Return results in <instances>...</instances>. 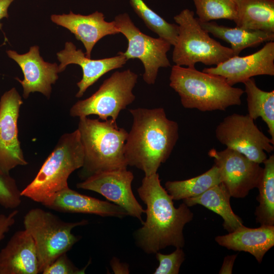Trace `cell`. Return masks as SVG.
Wrapping results in <instances>:
<instances>
[{
  "instance_id": "cell-12",
  "label": "cell",
  "mask_w": 274,
  "mask_h": 274,
  "mask_svg": "<svg viewBox=\"0 0 274 274\" xmlns=\"http://www.w3.org/2000/svg\"><path fill=\"white\" fill-rule=\"evenodd\" d=\"M134 176L126 169L100 172L93 174L77 187L100 194L108 200L122 207L128 215L137 218L143 224L142 215L145 213L136 199L131 189Z\"/></svg>"
},
{
  "instance_id": "cell-4",
  "label": "cell",
  "mask_w": 274,
  "mask_h": 274,
  "mask_svg": "<svg viewBox=\"0 0 274 274\" xmlns=\"http://www.w3.org/2000/svg\"><path fill=\"white\" fill-rule=\"evenodd\" d=\"M169 86L180 97L186 109L201 112L225 111L241 105L244 91L230 85L221 76L199 71L195 67L174 65L169 77Z\"/></svg>"
},
{
  "instance_id": "cell-19",
  "label": "cell",
  "mask_w": 274,
  "mask_h": 274,
  "mask_svg": "<svg viewBox=\"0 0 274 274\" xmlns=\"http://www.w3.org/2000/svg\"><path fill=\"white\" fill-rule=\"evenodd\" d=\"M40 273L34 241L25 229L16 232L0 252V274Z\"/></svg>"
},
{
  "instance_id": "cell-34",
  "label": "cell",
  "mask_w": 274,
  "mask_h": 274,
  "mask_svg": "<svg viewBox=\"0 0 274 274\" xmlns=\"http://www.w3.org/2000/svg\"><path fill=\"white\" fill-rule=\"evenodd\" d=\"M111 266L114 273L127 274L129 273L128 265L121 263L118 259L114 257L111 261Z\"/></svg>"
},
{
  "instance_id": "cell-10",
  "label": "cell",
  "mask_w": 274,
  "mask_h": 274,
  "mask_svg": "<svg viewBox=\"0 0 274 274\" xmlns=\"http://www.w3.org/2000/svg\"><path fill=\"white\" fill-rule=\"evenodd\" d=\"M217 140L251 160L262 163L266 152L274 149V141L264 134L247 114L233 113L225 117L215 129Z\"/></svg>"
},
{
  "instance_id": "cell-27",
  "label": "cell",
  "mask_w": 274,
  "mask_h": 274,
  "mask_svg": "<svg viewBox=\"0 0 274 274\" xmlns=\"http://www.w3.org/2000/svg\"><path fill=\"white\" fill-rule=\"evenodd\" d=\"M135 13L143 20L146 26L172 46L176 43L179 33L178 25L170 23L148 6L143 0H129Z\"/></svg>"
},
{
  "instance_id": "cell-7",
  "label": "cell",
  "mask_w": 274,
  "mask_h": 274,
  "mask_svg": "<svg viewBox=\"0 0 274 274\" xmlns=\"http://www.w3.org/2000/svg\"><path fill=\"white\" fill-rule=\"evenodd\" d=\"M23 224L34 241L40 273L72 249L80 239L72 233V229L88 224V221L64 222L51 212L35 208L25 214Z\"/></svg>"
},
{
  "instance_id": "cell-29",
  "label": "cell",
  "mask_w": 274,
  "mask_h": 274,
  "mask_svg": "<svg viewBox=\"0 0 274 274\" xmlns=\"http://www.w3.org/2000/svg\"><path fill=\"white\" fill-rule=\"evenodd\" d=\"M21 196L15 179L0 168V206L14 209L20 204Z\"/></svg>"
},
{
  "instance_id": "cell-25",
  "label": "cell",
  "mask_w": 274,
  "mask_h": 274,
  "mask_svg": "<svg viewBox=\"0 0 274 274\" xmlns=\"http://www.w3.org/2000/svg\"><path fill=\"white\" fill-rule=\"evenodd\" d=\"M221 183L218 167L214 164L203 174L182 181H167L165 189L173 200L197 196L210 188Z\"/></svg>"
},
{
  "instance_id": "cell-16",
  "label": "cell",
  "mask_w": 274,
  "mask_h": 274,
  "mask_svg": "<svg viewBox=\"0 0 274 274\" xmlns=\"http://www.w3.org/2000/svg\"><path fill=\"white\" fill-rule=\"evenodd\" d=\"M57 57L60 62L58 72L64 71L67 65L78 64L82 70V79L77 83L79 90L76 97H81L86 90L108 72L122 67L127 60L122 52L114 57L99 59H92L86 56L81 49H77L71 42H66L64 49L57 53Z\"/></svg>"
},
{
  "instance_id": "cell-23",
  "label": "cell",
  "mask_w": 274,
  "mask_h": 274,
  "mask_svg": "<svg viewBox=\"0 0 274 274\" xmlns=\"http://www.w3.org/2000/svg\"><path fill=\"white\" fill-rule=\"evenodd\" d=\"M230 197L225 186L220 183L197 196L183 199V202L188 207L200 204L218 214L223 220V228L231 232L243 224L242 219L232 210Z\"/></svg>"
},
{
  "instance_id": "cell-30",
  "label": "cell",
  "mask_w": 274,
  "mask_h": 274,
  "mask_svg": "<svg viewBox=\"0 0 274 274\" xmlns=\"http://www.w3.org/2000/svg\"><path fill=\"white\" fill-rule=\"evenodd\" d=\"M156 257L159 264L154 274H178L185 259V254L182 248H176L169 254H163L158 252L156 253Z\"/></svg>"
},
{
  "instance_id": "cell-13",
  "label": "cell",
  "mask_w": 274,
  "mask_h": 274,
  "mask_svg": "<svg viewBox=\"0 0 274 274\" xmlns=\"http://www.w3.org/2000/svg\"><path fill=\"white\" fill-rule=\"evenodd\" d=\"M22 104L15 88L5 92L0 99V168L8 174L17 166L28 164L18 139V120Z\"/></svg>"
},
{
  "instance_id": "cell-14",
  "label": "cell",
  "mask_w": 274,
  "mask_h": 274,
  "mask_svg": "<svg viewBox=\"0 0 274 274\" xmlns=\"http://www.w3.org/2000/svg\"><path fill=\"white\" fill-rule=\"evenodd\" d=\"M203 72L223 77L231 86L244 83L254 76H274V42H267L258 51L245 56H233Z\"/></svg>"
},
{
  "instance_id": "cell-2",
  "label": "cell",
  "mask_w": 274,
  "mask_h": 274,
  "mask_svg": "<svg viewBox=\"0 0 274 274\" xmlns=\"http://www.w3.org/2000/svg\"><path fill=\"white\" fill-rule=\"evenodd\" d=\"M129 111L133 121L125 144L127 165L143 171L145 176L152 175L174 150L179 139V125L167 118L162 108Z\"/></svg>"
},
{
  "instance_id": "cell-35",
  "label": "cell",
  "mask_w": 274,
  "mask_h": 274,
  "mask_svg": "<svg viewBox=\"0 0 274 274\" xmlns=\"http://www.w3.org/2000/svg\"><path fill=\"white\" fill-rule=\"evenodd\" d=\"M14 0H0V30L2 29V24L1 20L4 18L8 17V10Z\"/></svg>"
},
{
  "instance_id": "cell-20",
  "label": "cell",
  "mask_w": 274,
  "mask_h": 274,
  "mask_svg": "<svg viewBox=\"0 0 274 274\" xmlns=\"http://www.w3.org/2000/svg\"><path fill=\"white\" fill-rule=\"evenodd\" d=\"M215 240L227 249L248 252L261 263L265 253L274 246V225L251 228L243 225L227 234L216 236Z\"/></svg>"
},
{
  "instance_id": "cell-18",
  "label": "cell",
  "mask_w": 274,
  "mask_h": 274,
  "mask_svg": "<svg viewBox=\"0 0 274 274\" xmlns=\"http://www.w3.org/2000/svg\"><path fill=\"white\" fill-rule=\"evenodd\" d=\"M42 204L62 213L89 214L119 218L128 215L125 210L115 203L80 194L68 187L57 192Z\"/></svg>"
},
{
  "instance_id": "cell-17",
  "label": "cell",
  "mask_w": 274,
  "mask_h": 274,
  "mask_svg": "<svg viewBox=\"0 0 274 274\" xmlns=\"http://www.w3.org/2000/svg\"><path fill=\"white\" fill-rule=\"evenodd\" d=\"M51 20L69 30L83 43L88 58H91L92 49L98 41L107 36L119 33L114 21H106L104 14L98 11L88 15L75 14L72 11L67 14H53Z\"/></svg>"
},
{
  "instance_id": "cell-6",
  "label": "cell",
  "mask_w": 274,
  "mask_h": 274,
  "mask_svg": "<svg viewBox=\"0 0 274 274\" xmlns=\"http://www.w3.org/2000/svg\"><path fill=\"white\" fill-rule=\"evenodd\" d=\"M174 19L179 28L172 57L175 65L194 68L201 62L216 65L234 56L230 48L210 36L195 18L193 11L184 9Z\"/></svg>"
},
{
  "instance_id": "cell-5",
  "label": "cell",
  "mask_w": 274,
  "mask_h": 274,
  "mask_svg": "<svg viewBox=\"0 0 274 274\" xmlns=\"http://www.w3.org/2000/svg\"><path fill=\"white\" fill-rule=\"evenodd\" d=\"M84 153L78 129L59 139L34 179L22 190V196L42 203L68 186L70 175L83 165Z\"/></svg>"
},
{
  "instance_id": "cell-24",
  "label": "cell",
  "mask_w": 274,
  "mask_h": 274,
  "mask_svg": "<svg viewBox=\"0 0 274 274\" xmlns=\"http://www.w3.org/2000/svg\"><path fill=\"white\" fill-rule=\"evenodd\" d=\"M247 94L248 115L254 120L261 117L266 123L271 139L274 141V90L260 89L251 78L244 83Z\"/></svg>"
},
{
  "instance_id": "cell-8",
  "label": "cell",
  "mask_w": 274,
  "mask_h": 274,
  "mask_svg": "<svg viewBox=\"0 0 274 274\" xmlns=\"http://www.w3.org/2000/svg\"><path fill=\"white\" fill-rule=\"evenodd\" d=\"M138 75L127 69L115 72L90 97L76 102L70 109L73 117L96 115L101 120L116 121L120 112L135 99L132 92Z\"/></svg>"
},
{
  "instance_id": "cell-3",
  "label": "cell",
  "mask_w": 274,
  "mask_h": 274,
  "mask_svg": "<svg viewBox=\"0 0 274 274\" xmlns=\"http://www.w3.org/2000/svg\"><path fill=\"white\" fill-rule=\"evenodd\" d=\"M77 129L84 153L82 179L100 172L127 168L124 148L128 132L116 121L82 117Z\"/></svg>"
},
{
  "instance_id": "cell-31",
  "label": "cell",
  "mask_w": 274,
  "mask_h": 274,
  "mask_svg": "<svg viewBox=\"0 0 274 274\" xmlns=\"http://www.w3.org/2000/svg\"><path fill=\"white\" fill-rule=\"evenodd\" d=\"M87 264L85 267L79 269L70 260L66 253L58 256L43 271V274H81L84 273Z\"/></svg>"
},
{
  "instance_id": "cell-11",
  "label": "cell",
  "mask_w": 274,
  "mask_h": 274,
  "mask_svg": "<svg viewBox=\"0 0 274 274\" xmlns=\"http://www.w3.org/2000/svg\"><path fill=\"white\" fill-rule=\"evenodd\" d=\"M208 155L214 159L221 180L231 197L244 198L257 188L263 168L243 154L226 148L218 151L211 149Z\"/></svg>"
},
{
  "instance_id": "cell-21",
  "label": "cell",
  "mask_w": 274,
  "mask_h": 274,
  "mask_svg": "<svg viewBox=\"0 0 274 274\" xmlns=\"http://www.w3.org/2000/svg\"><path fill=\"white\" fill-rule=\"evenodd\" d=\"M198 22L209 33L229 43L234 56L238 55L246 48L257 47L263 42L274 40V32L237 26L229 27L212 21Z\"/></svg>"
},
{
  "instance_id": "cell-15",
  "label": "cell",
  "mask_w": 274,
  "mask_h": 274,
  "mask_svg": "<svg viewBox=\"0 0 274 274\" xmlns=\"http://www.w3.org/2000/svg\"><path fill=\"white\" fill-rule=\"evenodd\" d=\"M8 56L19 65L23 74L22 80L17 78L23 88V97L27 98L30 93L38 92L49 98L52 85L58 78V65L49 63L40 56L39 47L33 46L26 53L20 54L15 51H7Z\"/></svg>"
},
{
  "instance_id": "cell-26",
  "label": "cell",
  "mask_w": 274,
  "mask_h": 274,
  "mask_svg": "<svg viewBox=\"0 0 274 274\" xmlns=\"http://www.w3.org/2000/svg\"><path fill=\"white\" fill-rule=\"evenodd\" d=\"M264 165L257 188L259 206L255 214L257 222L261 225H274V155L263 162Z\"/></svg>"
},
{
  "instance_id": "cell-22",
  "label": "cell",
  "mask_w": 274,
  "mask_h": 274,
  "mask_svg": "<svg viewBox=\"0 0 274 274\" xmlns=\"http://www.w3.org/2000/svg\"><path fill=\"white\" fill-rule=\"evenodd\" d=\"M236 26L274 32V0H234Z\"/></svg>"
},
{
  "instance_id": "cell-9",
  "label": "cell",
  "mask_w": 274,
  "mask_h": 274,
  "mask_svg": "<svg viewBox=\"0 0 274 274\" xmlns=\"http://www.w3.org/2000/svg\"><path fill=\"white\" fill-rule=\"evenodd\" d=\"M115 23L128 41L125 52H122L128 60L140 59L144 67V81L148 84L155 82L159 69L170 66L167 52L171 45L161 38H155L142 32L133 23L127 13L117 15Z\"/></svg>"
},
{
  "instance_id": "cell-33",
  "label": "cell",
  "mask_w": 274,
  "mask_h": 274,
  "mask_svg": "<svg viewBox=\"0 0 274 274\" xmlns=\"http://www.w3.org/2000/svg\"><path fill=\"white\" fill-rule=\"evenodd\" d=\"M237 254L228 255L224 258L223 264L219 273L220 274H231Z\"/></svg>"
},
{
  "instance_id": "cell-1",
  "label": "cell",
  "mask_w": 274,
  "mask_h": 274,
  "mask_svg": "<svg viewBox=\"0 0 274 274\" xmlns=\"http://www.w3.org/2000/svg\"><path fill=\"white\" fill-rule=\"evenodd\" d=\"M138 192L147 206L146 220L135 234L138 245L148 254L170 246L182 248L184 227L193 217L189 207L183 202L175 208L173 198L161 186L157 173L145 176Z\"/></svg>"
},
{
  "instance_id": "cell-32",
  "label": "cell",
  "mask_w": 274,
  "mask_h": 274,
  "mask_svg": "<svg viewBox=\"0 0 274 274\" xmlns=\"http://www.w3.org/2000/svg\"><path fill=\"white\" fill-rule=\"evenodd\" d=\"M18 213L17 210L11 212L8 215L0 214V241L5 237V234L9 231L15 222V218Z\"/></svg>"
},
{
  "instance_id": "cell-28",
  "label": "cell",
  "mask_w": 274,
  "mask_h": 274,
  "mask_svg": "<svg viewBox=\"0 0 274 274\" xmlns=\"http://www.w3.org/2000/svg\"><path fill=\"white\" fill-rule=\"evenodd\" d=\"M193 2L200 22L221 19L234 21L236 18L234 0H193Z\"/></svg>"
}]
</instances>
